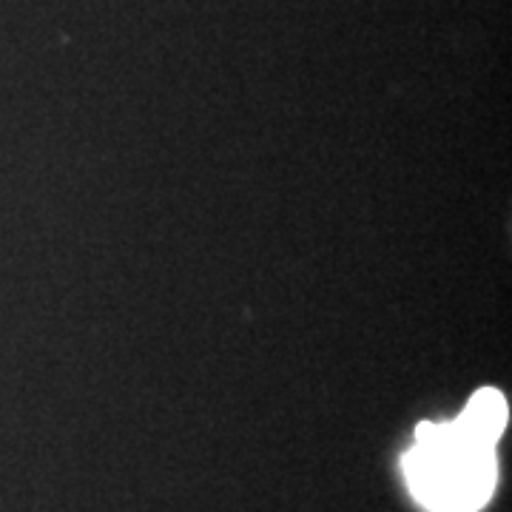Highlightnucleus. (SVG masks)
Instances as JSON below:
<instances>
[{
  "label": "nucleus",
  "mask_w": 512,
  "mask_h": 512,
  "mask_svg": "<svg viewBox=\"0 0 512 512\" xmlns=\"http://www.w3.org/2000/svg\"><path fill=\"white\" fill-rule=\"evenodd\" d=\"M410 493L430 512H478L495 490V447L473 439L458 421H424L404 456Z\"/></svg>",
  "instance_id": "nucleus-1"
},
{
  "label": "nucleus",
  "mask_w": 512,
  "mask_h": 512,
  "mask_svg": "<svg viewBox=\"0 0 512 512\" xmlns=\"http://www.w3.org/2000/svg\"><path fill=\"white\" fill-rule=\"evenodd\" d=\"M456 421L464 433L495 447V441L501 439V433L507 427V399L493 387L478 390Z\"/></svg>",
  "instance_id": "nucleus-2"
}]
</instances>
